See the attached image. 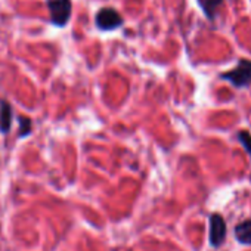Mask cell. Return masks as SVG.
Instances as JSON below:
<instances>
[{
    "label": "cell",
    "instance_id": "cell-1",
    "mask_svg": "<svg viewBox=\"0 0 251 251\" xmlns=\"http://www.w3.org/2000/svg\"><path fill=\"white\" fill-rule=\"evenodd\" d=\"M46 6L49 9L50 23L55 27H65L71 18L73 3L71 0H46Z\"/></svg>",
    "mask_w": 251,
    "mask_h": 251
},
{
    "label": "cell",
    "instance_id": "cell-2",
    "mask_svg": "<svg viewBox=\"0 0 251 251\" xmlns=\"http://www.w3.org/2000/svg\"><path fill=\"white\" fill-rule=\"evenodd\" d=\"M225 80L230 81L235 87H248L251 86V61L241 59V62L230 71L222 75Z\"/></svg>",
    "mask_w": 251,
    "mask_h": 251
},
{
    "label": "cell",
    "instance_id": "cell-3",
    "mask_svg": "<svg viewBox=\"0 0 251 251\" xmlns=\"http://www.w3.org/2000/svg\"><path fill=\"white\" fill-rule=\"evenodd\" d=\"M96 27L102 31H111L123 25V17L114 8H102L95 17Z\"/></svg>",
    "mask_w": 251,
    "mask_h": 251
},
{
    "label": "cell",
    "instance_id": "cell-4",
    "mask_svg": "<svg viewBox=\"0 0 251 251\" xmlns=\"http://www.w3.org/2000/svg\"><path fill=\"white\" fill-rule=\"evenodd\" d=\"M226 233H227V227H226L225 219L219 213L211 214L210 216V233H208L210 245L214 248H219L225 242Z\"/></svg>",
    "mask_w": 251,
    "mask_h": 251
},
{
    "label": "cell",
    "instance_id": "cell-5",
    "mask_svg": "<svg viewBox=\"0 0 251 251\" xmlns=\"http://www.w3.org/2000/svg\"><path fill=\"white\" fill-rule=\"evenodd\" d=\"M15 114L11 102L5 98H0V133L8 135L12 129Z\"/></svg>",
    "mask_w": 251,
    "mask_h": 251
},
{
    "label": "cell",
    "instance_id": "cell-6",
    "mask_svg": "<svg viewBox=\"0 0 251 251\" xmlns=\"http://www.w3.org/2000/svg\"><path fill=\"white\" fill-rule=\"evenodd\" d=\"M235 238L242 245H251V219L238 223L233 229Z\"/></svg>",
    "mask_w": 251,
    "mask_h": 251
},
{
    "label": "cell",
    "instance_id": "cell-7",
    "mask_svg": "<svg viewBox=\"0 0 251 251\" xmlns=\"http://www.w3.org/2000/svg\"><path fill=\"white\" fill-rule=\"evenodd\" d=\"M198 3H200L201 9L204 11L205 17L208 20H213L216 12H217V9L222 6L223 0H198Z\"/></svg>",
    "mask_w": 251,
    "mask_h": 251
},
{
    "label": "cell",
    "instance_id": "cell-8",
    "mask_svg": "<svg viewBox=\"0 0 251 251\" xmlns=\"http://www.w3.org/2000/svg\"><path fill=\"white\" fill-rule=\"evenodd\" d=\"M20 123V130H18V139H25L31 135L33 132V121L27 115H20L18 118Z\"/></svg>",
    "mask_w": 251,
    "mask_h": 251
},
{
    "label": "cell",
    "instance_id": "cell-9",
    "mask_svg": "<svg viewBox=\"0 0 251 251\" xmlns=\"http://www.w3.org/2000/svg\"><path fill=\"white\" fill-rule=\"evenodd\" d=\"M238 141L241 142V145L244 147V150L247 151V154L251 158V135L248 132H239L238 133Z\"/></svg>",
    "mask_w": 251,
    "mask_h": 251
}]
</instances>
